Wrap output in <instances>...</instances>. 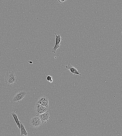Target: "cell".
<instances>
[{
    "mask_svg": "<svg viewBox=\"0 0 122 136\" xmlns=\"http://www.w3.org/2000/svg\"><path fill=\"white\" fill-rule=\"evenodd\" d=\"M5 80L6 84L8 85L15 84L17 80L14 72L7 71L6 73Z\"/></svg>",
    "mask_w": 122,
    "mask_h": 136,
    "instance_id": "obj_1",
    "label": "cell"
},
{
    "mask_svg": "<svg viewBox=\"0 0 122 136\" xmlns=\"http://www.w3.org/2000/svg\"><path fill=\"white\" fill-rule=\"evenodd\" d=\"M41 121L38 115L33 117L30 121V125L33 128H38L41 126Z\"/></svg>",
    "mask_w": 122,
    "mask_h": 136,
    "instance_id": "obj_2",
    "label": "cell"
},
{
    "mask_svg": "<svg viewBox=\"0 0 122 136\" xmlns=\"http://www.w3.org/2000/svg\"><path fill=\"white\" fill-rule=\"evenodd\" d=\"M27 94V92L24 90L18 92L15 94L13 97V102H19L25 97Z\"/></svg>",
    "mask_w": 122,
    "mask_h": 136,
    "instance_id": "obj_3",
    "label": "cell"
},
{
    "mask_svg": "<svg viewBox=\"0 0 122 136\" xmlns=\"http://www.w3.org/2000/svg\"><path fill=\"white\" fill-rule=\"evenodd\" d=\"M48 109L37 103L34 108V111L37 115H39L47 111Z\"/></svg>",
    "mask_w": 122,
    "mask_h": 136,
    "instance_id": "obj_4",
    "label": "cell"
},
{
    "mask_svg": "<svg viewBox=\"0 0 122 136\" xmlns=\"http://www.w3.org/2000/svg\"><path fill=\"white\" fill-rule=\"evenodd\" d=\"M37 103L49 108V99L45 96H41L38 99Z\"/></svg>",
    "mask_w": 122,
    "mask_h": 136,
    "instance_id": "obj_5",
    "label": "cell"
},
{
    "mask_svg": "<svg viewBox=\"0 0 122 136\" xmlns=\"http://www.w3.org/2000/svg\"><path fill=\"white\" fill-rule=\"evenodd\" d=\"M55 34L56 36L55 43L54 47L52 48V52L55 53L56 51L60 47V46L61 44L60 42L61 41L63 40V39L59 35L57 36L55 33Z\"/></svg>",
    "mask_w": 122,
    "mask_h": 136,
    "instance_id": "obj_6",
    "label": "cell"
},
{
    "mask_svg": "<svg viewBox=\"0 0 122 136\" xmlns=\"http://www.w3.org/2000/svg\"><path fill=\"white\" fill-rule=\"evenodd\" d=\"M40 117L41 122V124L46 123L49 119L50 117L49 112L47 111L41 115H38Z\"/></svg>",
    "mask_w": 122,
    "mask_h": 136,
    "instance_id": "obj_7",
    "label": "cell"
},
{
    "mask_svg": "<svg viewBox=\"0 0 122 136\" xmlns=\"http://www.w3.org/2000/svg\"><path fill=\"white\" fill-rule=\"evenodd\" d=\"M66 67L75 75V74H77L81 76V74L78 71L76 68L73 67L71 64H68V65L66 66Z\"/></svg>",
    "mask_w": 122,
    "mask_h": 136,
    "instance_id": "obj_8",
    "label": "cell"
},
{
    "mask_svg": "<svg viewBox=\"0 0 122 136\" xmlns=\"http://www.w3.org/2000/svg\"><path fill=\"white\" fill-rule=\"evenodd\" d=\"M20 130L21 131V136L25 135L26 136H28V133L26 130L25 125L23 124L20 121Z\"/></svg>",
    "mask_w": 122,
    "mask_h": 136,
    "instance_id": "obj_9",
    "label": "cell"
},
{
    "mask_svg": "<svg viewBox=\"0 0 122 136\" xmlns=\"http://www.w3.org/2000/svg\"><path fill=\"white\" fill-rule=\"evenodd\" d=\"M11 115L14 117V119L19 129L20 130V125L19 120L18 117L17 116V114L14 112L11 113Z\"/></svg>",
    "mask_w": 122,
    "mask_h": 136,
    "instance_id": "obj_10",
    "label": "cell"
},
{
    "mask_svg": "<svg viewBox=\"0 0 122 136\" xmlns=\"http://www.w3.org/2000/svg\"><path fill=\"white\" fill-rule=\"evenodd\" d=\"M52 78H53V77H52L50 76H48L47 77V80L49 82L52 79Z\"/></svg>",
    "mask_w": 122,
    "mask_h": 136,
    "instance_id": "obj_11",
    "label": "cell"
},
{
    "mask_svg": "<svg viewBox=\"0 0 122 136\" xmlns=\"http://www.w3.org/2000/svg\"><path fill=\"white\" fill-rule=\"evenodd\" d=\"M58 1L60 3H62L65 1H66L67 0H58Z\"/></svg>",
    "mask_w": 122,
    "mask_h": 136,
    "instance_id": "obj_12",
    "label": "cell"
},
{
    "mask_svg": "<svg viewBox=\"0 0 122 136\" xmlns=\"http://www.w3.org/2000/svg\"><path fill=\"white\" fill-rule=\"evenodd\" d=\"M28 62L30 64H32L33 63L32 61H30V60L28 61Z\"/></svg>",
    "mask_w": 122,
    "mask_h": 136,
    "instance_id": "obj_13",
    "label": "cell"
}]
</instances>
